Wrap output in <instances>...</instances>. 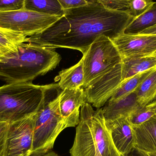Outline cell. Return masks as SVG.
Here are the masks:
<instances>
[{"mask_svg": "<svg viewBox=\"0 0 156 156\" xmlns=\"http://www.w3.org/2000/svg\"><path fill=\"white\" fill-rule=\"evenodd\" d=\"M134 19L128 11L111 10L88 2L87 5L65 10L62 17L40 34L27 37V43L69 48L83 55L98 37H116Z\"/></svg>", "mask_w": 156, "mask_h": 156, "instance_id": "cell-1", "label": "cell"}, {"mask_svg": "<svg viewBox=\"0 0 156 156\" xmlns=\"http://www.w3.org/2000/svg\"><path fill=\"white\" fill-rule=\"evenodd\" d=\"M55 48L29 43L0 61V80L6 84L27 83L55 69L61 61Z\"/></svg>", "mask_w": 156, "mask_h": 156, "instance_id": "cell-2", "label": "cell"}, {"mask_svg": "<svg viewBox=\"0 0 156 156\" xmlns=\"http://www.w3.org/2000/svg\"><path fill=\"white\" fill-rule=\"evenodd\" d=\"M57 85L27 82L0 87V122L11 123L36 113L47 92Z\"/></svg>", "mask_w": 156, "mask_h": 156, "instance_id": "cell-3", "label": "cell"}, {"mask_svg": "<svg viewBox=\"0 0 156 156\" xmlns=\"http://www.w3.org/2000/svg\"><path fill=\"white\" fill-rule=\"evenodd\" d=\"M53 88L47 92L44 100L36 114L31 154H45L52 150L58 136L66 128L59 108V93L53 99L49 97Z\"/></svg>", "mask_w": 156, "mask_h": 156, "instance_id": "cell-4", "label": "cell"}, {"mask_svg": "<svg viewBox=\"0 0 156 156\" xmlns=\"http://www.w3.org/2000/svg\"><path fill=\"white\" fill-rule=\"evenodd\" d=\"M83 55L84 89L94 83L122 60L111 38L105 35L98 37Z\"/></svg>", "mask_w": 156, "mask_h": 156, "instance_id": "cell-5", "label": "cell"}, {"mask_svg": "<svg viewBox=\"0 0 156 156\" xmlns=\"http://www.w3.org/2000/svg\"><path fill=\"white\" fill-rule=\"evenodd\" d=\"M60 17L29 11H0V27L32 36L47 29Z\"/></svg>", "mask_w": 156, "mask_h": 156, "instance_id": "cell-6", "label": "cell"}, {"mask_svg": "<svg viewBox=\"0 0 156 156\" xmlns=\"http://www.w3.org/2000/svg\"><path fill=\"white\" fill-rule=\"evenodd\" d=\"M36 114L9 123L7 156H29L31 154Z\"/></svg>", "mask_w": 156, "mask_h": 156, "instance_id": "cell-7", "label": "cell"}, {"mask_svg": "<svg viewBox=\"0 0 156 156\" xmlns=\"http://www.w3.org/2000/svg\"><path fill=\"white\" fill-rule=\"evenodd\" d=\"M94 112L89 103L82 106L74 144L69 151L70 156H96L99 149L91 128V118Z\"/></svg>", "mask_w": 156, "mask_h": 156, "instance_id": "cell-8", "label": "cell"}, {"mask_svg": "<svg viewBox=\"0 0 156 156\" xmlns=\"http://www.w3.org/2000/svg\"><path fill=\"white\" fill-rule=\"evenodd\" d=\"M122 82L121 62L94 83L84 88L86 102L97 109L101 108Z\"/></svg>", "mask_w": 156, "mask_h": 156, "instance_id": "cell-9", "label": "cell"}, {"mask_svg": "<svg viewBox=\"0 0 156 156\" xmlns=\"http://www.w3.org/2000/svg\"><path fill=\"white\" fill-rule=\"evenodd\" d=\"M111 40L122 59L149 56L156 51V35L124 33Z\"/></svg>", "mask_w": 156, "mask_h": 156, "instance_id": "cell-10", "label": "cell"}, {"mask_svg": "<svg viewBox=\"0 0 156 156\" xmlns=\"http://www.w3.org/2000/svg\"><path fill=\"white\" fill-rule=\"evenodd\" d=\"M59 108L66 128L75 127L80 122V107L86 103L83 88L65 89L59 94Z\"/></svg>", "mask_w": 156, "mask_h": 156, "instance_id": "cell-11", "label": "cell"}, {"mask_svg": "<svg viewBox=\"0 0 156 156\" xmlns=\"http://www.w3.org/2000/svg\"><path fill=\"white\" fill-rule=\"evenodd\" d=\"M105 124L117 151L123 156L130 154L135 148V136L127 117L105 121Z\"/></svg>", "mask_w": 156, "mask_h": 156, "instance_id": "cell-12", "label": "cell"}, {"mask_svg": "<svg viewBox=\"0 0 156 156\" xmlns=\"http://www.w3.org/2000/svg\"><path fill=\"white\" fill-rule=\"evenodd\" d=\"M91 128L102 156H121L115 148L107 129L102 108L94 111L91 118Z\"/></svg>", "mask_w": 156, "mask_h": 156, "instance_id": "cell-13", "label": "cell"}, {"mask_svg": "<svg viewBox=\"0 0 156 156\" xmlns=\"http://www.w3.org/2000/svg\"><path fill=\"white\" fill-rule=\"evenodd\" d=\"M132 127L135 136V148L145 153H156V116Z\"/></svg>", "mask_w": 156, "mask_h": 156, "instance_id": "cell-14", "label": "cell"}, {"mask_svg": "<svg viewBox=\"0 0 156 156\" xmlns=\"http://www.w3.org/2000/svg\"><path fill=\"white\" fill-rule=\"evenodd\" d=\"M135 93L114 101H108V104L102 108L105 121H112L121 116L128 117L139 107Z\"/></svg>", "mask_w": 156, "mask_h": 156, "instance_id": "cell-15", "label": "cell"}, {"mask_svg": "<svg viewBox=\"0 0 156 156\" xmlns=\"http://www.w3.org/2000/svg\"><path fill=\"white\" fill-rule=\"evenodd\" d=\"M156 67V57L136 56L122 58V77L123 81L138 73Z\"/></svg>", "mask_w": 156, "mask_h": 156, "instance_id": "cell-16", "label": "cell"}, {"mask_svg": "<svg viewBox=\"0 0 156 156\" xmlns=\"http://www.w3.org/2000/svg\"><path fill=\"white\" fill-rule=\"evenodd\" d=\"M56 78L59 81L58 84L61 90L76 89L83 87L84 83V72L82 58L76 65L61 70Z\"/></svg>", "mask_w": 156, "mask_h": 156, "instance_id": "cell-17", "label": "cell"}, {"mask_svg": "<svg viewBox=\"0 0 156 156\" xmlns=\"http://www.w3.org/2000/svg\"><path fill=\"white\" fill-rule=\"evenodd\" d=\"M27 37L17 32L0 27V61L16 52L21 44L27 42Z\"/></svg>", "mask_w": 156, "mask_h": 156, "instance_id": "cell-18", "label": "cell"}, {"mask_svg": "<svg viewBox=\"0 0 156 156\" xmlns=\"http://www.w3.org/2000/svg\"><path fill=\"white\" fill-rule=\"evenodd\" d=\"M24 9L59 17L65 14L58 0H25Z\"/></svg>", "mask_w": 156, "mask_h": 156, "instance_id": "cell-19", "label": "cell"}, {"mask_svg": "<svg viewBox=\"0 0 156 156\" xmlns=\"http://www.w3.org/2000/svg\"><path fill=\"white\" fill-rule=\"evenodd\" d=\"M140 106L152 102L156 97V68L144 80L135 92Z\"/></svg>", "mask_w": 156, "mask_h": 156, "instance_id": "cell-20", "label": "cell"}, {"mask_svg": "<svg viewBox=\"0 0 156 156\" xmlns=\"http://www.w3.org/2000/svg\"><path fill=\"white\" fill-rule=\"evenodd\" d=\"M138 73L123 81L121 85L115 90L108 101L112 102L120 100L131 94L134 93L142 82L155 69Z\"/></svg>", "mask_w": 156, "mask_h": 156, "instance_id": "cell-21", "label": "cell"}, {"mask_svg": "<svg viewBox=\"0 0 156 156\" xmlns=\"http://www.w3.org/2000/svg\"><path fill=\"white\" fill-rule=\"evenodd\" d=\"M156 25V2L144 14L134 18L126 27L125 33L138 34Z\"/></svg>", "mask_w": 156, "mask_h": 156, "instance_id": "cell-22", "label": "cell"}, {"mask_svg": "<svg viewBox=\"0 0 156 156\" xmlns=\"http://www.w3.org/2000/svg\"><path fill=\"white\" fill-rule=\"evenodd\" d=\"M155 116L153 110L147 105L144 106L139 105L127 118L132 126H134L144 123Z\"/></svg>", "mask_w": 156, "mask_h": 156, "instance_id": "cell-23", "label": "cell"}, {"mask_svg": "<svg viewBox=\"0 0 156 156\" xmlns=\"http://www.w3.org/2000/svg\"><path fill=\"white\" fill-rule=\"evenodd\" d=\"M153 0H129L128 12L135 18L146 12L154 3Z\"/></svg>", "mask_w": 156, "mask_h": 156, "instance_id": "cell-24", "label": "cell"}, {"mask_svg": "<svg viewBox=\"0 0 156 156\" xmlns=\"http://www.w3.org/2000/svg\"><path fill=\"white\" fill-rule=\"evenodd\" d=\"M88 2H94L100 4L107 8L113 10L128 11L129 0H86Z\"/></svg>", "mask_w": 156, "mask_h": 156, "instance_id": "cell-25", "label": "cell"}, {"mask_svg": "<svg viewBox=\"0 0 156 156\" xmlns=\"http://www.w3.org/2000/svg\"><path fill=\"white\" fill-rule=\"evenodd\" d=\"M9 123L0 122V156H7V132Z\"/></svg>", "mask_w": 156, "mask_h": 156, "instance_id": "cell-26", "label": "cell"}, {"mask_svg": "<svg viewBox=\"0 0 156 156\" xmlns=\"http://www.w3.org/2000/svg\"><path fill=\"white\" fill-rule=\"evenodd\" d=\"M25 0H0V11H11L23 9Z\"/></svg>", "mask_w": 156, "mask_h": 156, "instance_id": "cell-27", "label": "cell"}, {"mask_svg": "<svg viewBox=\"0 0 156 156\" xmlns=\"http://www.w3.org/2000/svg\"><path fill=\"white\" fill-rule=\"evenodd\" d=\"M64 10L76 8L87 5L86 0H58Z\"/></svg>", "mask_w": 156, "mask_h": 156, "instance_id": "cell-28", "label": "cell"}, {"mask_svg": "<svg viewBox=\"0 0 156 156\" xmlns=\"http://www.w3.org/2000/svg\"><path fill=\"white\" fill-rule=\"evenodd\" d=\"M139 34L148 35H156V25L152 27L143 30L139 33Z\"/></svg>", "mask_w": 156, "mask_h": 156, "instance_id": "cell-29", "label": "cell"}, {"mask_svg": "<svg viewBox=\"0 0 156 156\" xmlns=\"http://www.w3.org/2000/svg\"><path fill=\"white\" fill-rule=\"evenodd\" d=\"M121 156H145V155L143 154V152L135 148L127 155L123 156L121 155Z\"/></svg>", "mask_w": 156, "mask_h": 156, "instance_id": "cell-30", "label": "cell"}, {"mask_svg": "<svg viewBox=\"0 0 156 156\" xmlns=\"http://www.w3.org/2000/svg\"><path fill=\"white\" fill-rule=\"evenodd\" d=\"M29 156H58L57 154L55 152L51 150L49 152H47L45 154H31Z\"/></svg>", "mask_w": 156, "mask_h": 156, "instance_id": "cell-31", "label": "cell"}, {"mask_svg": "<svg viewBox=\"0 0 156 156\" xmlns=\"http://www.w3.org/2000/svg\"><path fill=\"white\" fill-rule=\"evenodd\" d=\"M147 105L153 110L156 116V102H152L149 104Z\"/></svg>", "mask_w": 156, "mask_h": 156, "instance_id": "cell-32", "label": "cell"}, {"mask_svg": "<svg viewBox=\"0 0 156 156\" xmlns=\"http://www.w3.org/2000/svg\"><path fill=\"white\" fill-rule=\"evenodd\" d=\"M143 153L145 156H156V153H147L144 152H143Z\"/></svg>", "mask_w": 156, "mask_h": 156, "instance_id": "cell-33", "label": "cell"}, {"mask_svg": "<svg viewBox=\"0 0 156 156\" xmlns=\"http://www.w3.org/2000/svg\"><path fill=\"white\" fill-rule=\"evenodd\" d=\"M149 56H154L156 57V51H155L154 53L152 54V55H150Z\"/></svg>", "mask_w": 156, "mask_h": 156, "instance_id": "cell-34", "label": "cell"}, {"mask_svg": "<svg viewBox=\"0 0 156 156\" xmlns=\"http://www.w3.org/2000/svg\"><path fill=\"white\" fill-rule=\"evenodd\" d=\"M96 156H102L101 155V154H100L99 151H98V152H97V154H96Z\"/></svg>", "mask_w": 156, "mask_h": 156, "instance_id": "cell-35", "label": "cell"}, {"mask_svg": "<svg viewBox=\"0 0 156 156\" xmlns=\"http://www.w3.org/2000/svg\"><path fill=\"white\" fill-rule=\"evenodd\" d=\"M152 102H156V97H155V98L154 99V101H153Z\"/></svg>", "mask_w": 156, "mask_h": 156, "instance_id": "cell-36", "label": "cell"}]
</instances>
